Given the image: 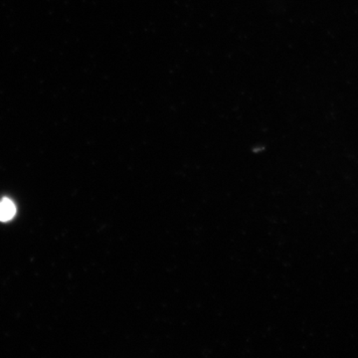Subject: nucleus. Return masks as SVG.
<instances>
[{"instance_id":"1","label":"nucleus","mask_w":358,"mask_h":358,"mask_svg":"<svg viewBox=\"0 0 358 358\" xmlns=\"http://www.w3.org/2000/svg\"><path fill=\"white\" fill-rule=\"evenodd\" d=\"M15 213V204L10 199H6L0 201V221L7 222L14 217Z\"/></svg>"}]
</instances>
